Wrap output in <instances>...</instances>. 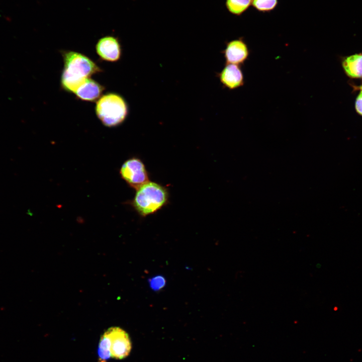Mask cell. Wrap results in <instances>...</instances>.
Masks as SVG:
<instances>
[{
  "mask_svg": "<svg viewBox=\"0 0 362 362\" xmlns=\"http://www.w3.org/2000/svg\"><path fill=\"white\" fill-rule=\"evenodd\" d=\"M64 68L61 77L62 87L75 93L77 88L92 75L100 72V68L84 55L72 51H63Z\"/></svg>",
  "mask_w": 362,
  "mask_h": 362,
  "instance_id": "obj_1",
  "label": "cell"
},
{
  "mask_svg": "<svg viewBox=\"0 0 362 362\" xmlns=\"http://www.w3.org/2000/svg\"><path fill=\"white\" fill-rule=\"evenodd\" d=\"M167 188L154 182H148L136 190L130 205L141 217L155 213L168 202Z\"/></svg>",
  "mask_w": 362,
  "mask_h": 362,
  "instance_id": "obj_2",
  "label": "cell"
},
{
  "mask_svg": "<svg viewBox=\"0 0 362 362\" xmlns=\"http://www.w3.org/2000/svg\"><path fill=\"white\" fill-rule=\"evenodd\" d=\"M96 113L105 126L115 127L125 120L128 114V107L125 99L120 95L107 93L97 101Z\"/></svg>",
  "mask_w": 362,
  "mask_h": 362,
  "instance_id": "obj_3",
  "label": "cell"
},
{
  "mask_svg": "<svg viewBox=\"0 0 362 362\" xmlns=\"http://www.w3.org/2000/svg\"><path fill=\"white\" fill-rule=\"evenodd\" d=\"M119 173L127 184L136 190L149 181L145 164L140 159L136 157L130 158L124 161Z\"/></svg>",
  "mask_w": 362,
  "mask_h": 362,
  "instance_id": "obj_4",
  "label": "cell"
},
{
  "mask_svg": "<svg viewBox=\"0 0 362 362\" xmlns=\"http://www.w3.org/2000/svg\"><path fill=\"white\" fill-rule=\"evenodd\" d=\"M106 331L110 340L111 357L117 359L126 357L132 347L128 334L119 327H110Z\"/></svg>",
  "mask_w": 362,
  "mask_h": 362,
  "instance_id": "obj_5",
  "label": "cell"
},
{
  "mask_svg": "<svg viewBox=\"0 0 362 362\" xmlns=\"http://www.w3.org/2000/svg\"><path fill=\"white\" fill-rule=\"evenodd\" d=\"M222 53L224 55L226 64H233L241 66L248 59L250 51L246 44L240 39L227 43Z\"/></svg>",
  "mask_w": 362,
  "mask_h": 362,
  "instance_id": "obj_6",
  "label": "cell"
},
{
  "mask_svg": "<svg viewBox=\"0 0 362 362\" xmlns=\"http://www.w3.org/2000/svg\"><path fill=\"white\" fill-rule=\"evenodd\" d=\"M100 57L105 61H118L121 56V47L119 40L115 37L107 36L101 38L96 46Z\"/></svg>",
  "mask_w": 362,
  "mask_h": 362,
  "instance_id": "obj_7",
  "label": "cell"
},
{
  "mask_svg": "<svg viewBox=\"0 0 362 362\" xmlns=\"http://www.w3.org/2000/svg\"><path fill=\"white\" fill-rule=\"evenodd\" d=\"M223 86L233 90L242 86L244 84V77L241 66L226 64L223 69L217 74Z\"/></svg>",
  "mask_w": 362,
  "mask_h": 362,
  "instance_id": "obj_8",
  "label": "cell"
},
{
  "mask_svg": "<svg viewBox=\"0 0 362 362\" xmlns=\"http://www.w3.org/2000/svg\"><path fill=\"white\" fill-rule=\"evenodd\" d=\"M105 87L97 81L87 78L76 90L75 94L79 99L94 102L99 99Z\"/></svg>",
  "mask_w": 362,
  "mask_h": 362,
  "instance_id": "obj_9",
  "label": "cell"
},
{
  "mask_svg": "<svg viewBox=\"0 0 362 362\" xmlns=\"http://www.w3.org/2000/svg\"><path fill=\"white\" fill-rule=\"evenodd\" d=\"M347 75L353 78L362 77V54H356L346 57L342 62Z\"/></svg>",
  "mask_w": 362,
  "mask_h": 362,
  "instance_id": "obj_10",
  "label": "cell"
},
{
  "mask_svg": "<svg viewBox=\"0 0 362 362\" xmlns=\"http://www.w3.org/2000/svg\"><path fill=\"white\" fill-rule=\"evenodd\" d=\"M98 362H107L111 357L110 340L105 331L101 336L98 347Z\"/></svg>",
  "mask_w": 362,
  "mask_h": 362,
  "instance_id": "obj_11",
  "label": "cell"
},
{
  "mask_svg": "<svg viewBox=\"0 0 362 362\" xmlns=\"http://www.w3.org/2000/svg\"><path fill=\"white\" fill-rule=\"evenodd\" d=\"M251 0H227L226 5L232 13L239 14L249 5Z\"/></svg>",
  "mask_w": 362,
  "mask_h": 362,
  "instance_id": "obj_12",
  "label": "cell"
},
{
  "mask_svg": "<svg viewBox=\"0 0 362 362\" xmlns=\"http://www.w3.org/2000/svg\"><path fill=\"white\" fill-rule=\"evenodd\" d=\"M149 284L152 290L158 291L165 287L166 280L162 276H156L149 280Z\"/></svg>",
  "mask_w": 362,
  "mask_h": 362,
  "instance_id": "obj_13",
  "label": "cell"
},
{
  "mask_svg": "<svg viewBox=\"0 0 362 362\" xmlns=\"http://www.w3.org/2000/svg\"><path fill=\"white\" fill-rule=\"evenodd\" d=\"M253 5L261 11H267L273 9L277 4V0H253Z\"/></svg>",
  "mask_w": 362,
  "mask_h": 362,
  "instance_id": "obj_14",
  "label": "cell"
},
{
  "mask_svg": "<svg viewBox=\"0 0 362 362\" xmlns=\"http://www.w3.org/2000/svg\"><path fill=\"white\" fill-rule=\"evenodd\" d=\"M355 109L356 111L362 115V90L357 96L355 102Z\"/></svg>",
  "mask_w": 362,
  "mask_h": 362,
  "instance_id": "obj_15",
  "label": "cell"
},
{
  "mask_svg": "<svg viewBox=\"0 0 362 362\" xmlns=\"http://www.w3.org/2000/svg\"></svg>",
  "mask_w": 362,
  "mask_h": 362,
  "instance_id": "obj_16",
  "label": "cell"
}]
</instances>
